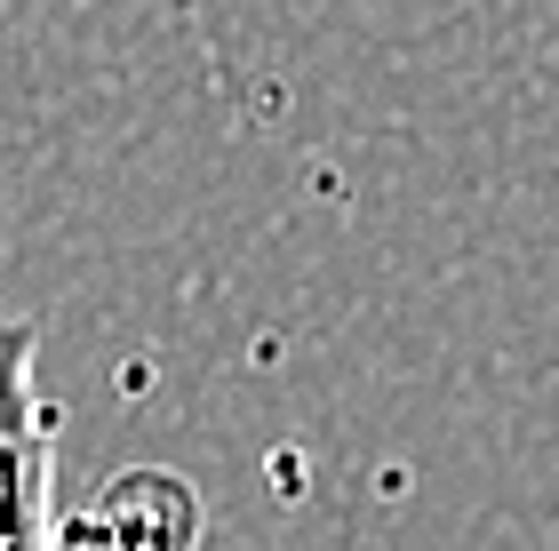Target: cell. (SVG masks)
<instances>
[{"mask_svg": "<svg viewBox=\"0 0 559 551\" xmlns=\"http://www.w3.org/2000/svg\"><path fill=\"white\" fill-rule=\"evenodd\" d=\"M33 328L24 320H0V423H33Z\"/></svg>", "mask_w": 559, "mask_h": 551, "instance_id": "1", "label": "cell"}]
</instances>
